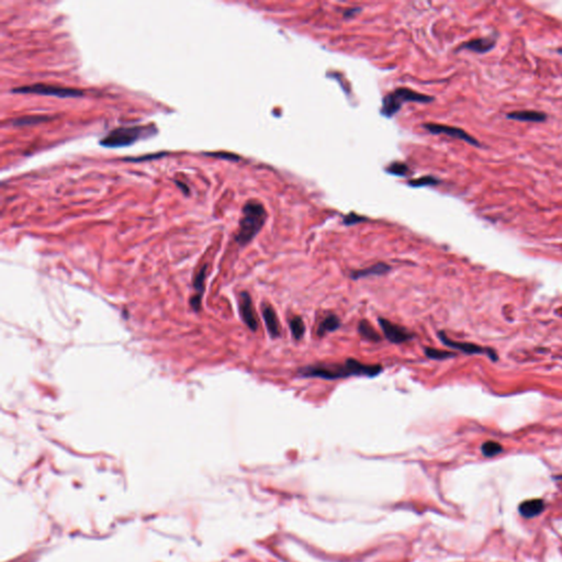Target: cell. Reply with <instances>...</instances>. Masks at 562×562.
<instances>
[{"label": "cell", "instance_id": "cell-1", "mask_svg": "<svg viewBox=\"0 0 562 562\" xmlns=\"http://www.w3.org/2000/svg\"><path fill=\"white\" fill-rule=\"evenodd\" d=\"M382 366L368 365L354 358H347L342 363L318 362L300 368L298 376L300 378H317L322 380H341L350 377H367L373 378L382 372Z\"/></svg>", "mask_w": 562, "mask_h": 562}, {"label": "cell", "instance_id": "cell-2", "mask_svg": "<svg viewBox=\"0 0 562 562\" xmlns=\"http://www.w3.org/2000/svg\"><path fill=\"white\" fill-rule=\"evenodd\" d=\"M267 220V211L258 201L251 200L245 203L242 210V218L240 221L239 231L235 236V241L241 246L247 244L256 238V235L263 228Z\"/></svg>", "mask_w": 562, "mask_h": 562}, {"label": "cell", "instance_id": "cell-3", "mask_svg": "<svg viewBox=\"0 0 562 562\" xmlns=\"http://www.w3.org/2000/svg\"><path fill=\"white\" fill-rule=\"evenodd\" d=\"M157 133L155 125H136L121 126L112 130L107 136L100 140V144L106 148H123L134 144L138 139L148 138Z\"/></svg>", "mask_w": 562, "mask_h": 562}, {"label": "cell", "instance_id": "cell-4", "mask_svg": "<svg viewBox=\"0 0 562 562\" xmlns=\"http://www.w3.org/2000/svg\"><path fill=\"white\" fill-rule=\"evenodd\" d=\"M434 101V97L424 93L414 91L410 88L401 87L388 93L382 100L381 114L386 118H392L397 113L404 102H418V104H429Z\"/></svg>", "mask_w": 562, "mask_h": 562}, {"label": "cell", "instance_id": "cell-5", "mask_svg": "<svg viewBox=\"0 0 562 562\" xmlns=\"http://www.w3.org/2000/svg\"><path fill=\"white\" fill-rule=\"evenodd\" d=\"M14 92L19 93H35L41 96H53V97H60V98H76L82 96V91L78 89L74 88H67V87H60L54 85H48V84H33L22 87H17L12 89Z\"/></svg>", "mask_w": 562, "mask_h": 562}, {"label": "cell", "instance_id": "cell-6", "mask_svg": "<svg viewBox=\"0 0 562 562\" xmlns=\"http://www.w3.org/2000/svg\"><path fill=\"white\" fill-rule=\"evenodd\" d=\"M438 337L440 342H442L446 346H448L450 348L453 349H457V350H460L462 353L467 354V355H477V354H485L488 355L489 358L493 361L497 360V354L495 353V350L491 349V348H484L482 346H479L477 344H472V343H464V342H456V341H452L450 338L446 335V333L444 331H440L438 332Z\"/></svg>", "mask_w": 562, "mask_h": 562}, {"label": "cell", "instance_id": "cell-7", "mask_svg": "<svg viewBox=\"0 0 562 562\" xmlns=\"http://www.w3.org/2000/svg\"><path fill=\"white\" fill-rule=\"evenodd\" d=\"M378 323L382 330V333L387 340L392 344H404L412 341L415 337L407 329L401 326L399 324L392 323L385 317H378Z\"/></svg>", "mask_w": 562, "mask_h": 562}, {"label": "cell", "instance_id": "cell-8", "mask_svg": "<svg viewBox=\"0 0 562 562\" xmlns=\"http://www.w3.org/2000/svg\"><path fill=\"white\" fill-rule=\"evenodd\" d=\"M423 127L432 134H444V135H447V136L464 140L465 143H468L470 145L481 146L480 142H479L477 138H475L474 136H471L470 134H468L464 130L459 129V127H456V126L437 124V123H426V124H423Z\"/></svg>", "mask_w": 562, "mask_h": 562}, {"label": "cell", "instance_id": "cell-9", "mask_svg": "<svg viewBox=\"0 0 562 562\" xmlns=\"http://www.w3.org/2000/svg\"><path fill=\"white\" fill-rule=\"evenodd\" d=\"M239 309H240L242 321L245 323L246 326L252 332H256L258 330V318L256 313H255L252 297L247 291L241 292L240 300H239Z\"/></svg>", "mask_w": 562, "mask_h": 562}, {"label": "cell", "instance_id": "cell-10", "mask_svg": "<svg viewBox=\"0 0 562 562\" xmlns=\"http://www.w3.org/2000/svg\"><path fill=\"white\" fill-rule=\"evenodd\" d=\"M261 314H263L265 325L268 334L274 340L281 336V325L277 313L269 303H264L261 305Z\"/></svg>", "mask_w": 562, "mask_h": 562}, {"label": "cell", "instance_id": "cell-11", "mask_svg": "<svg viewBox=\"0 0 562 562\" xmlns=\"http://www.w3.org/2000/svg\"><path fill=\"white\" fill-rule=\"evenodd\" d=\"M391 270V266L386 263H377L362 269H357L349 272V278L353 280H359L371 276H383Z\"/></svg>", "mask_w": 562, "mask_h": 562}, {"label": "cell", "instance_id": "cell-12", "mask_svg": "<svg viewBox=\"0 0 562 562\" xmlns=\"http://www.w3.org/2000/svg\"><path fill=\"white\" fill-rule=\"evenodd\" d=\"M495 46V39L494 37H479V39H474V40H470L468 42H464L462 43L460 46L458 48L459 50H468V51H472V52L475 53H479V54H483V53H487L489 51H491Z\"/></svg>", "mask_w": 562, "mask_h": 562}, {"label": "cell", "instance_id": "cell-13", "mask_svg": "<svg viewBox=\"0 0 562 562\" xmlns=\"http://www.w3.org/2000/svg\"><path fill=\"white\" fill-rule=\"evenodd\" d=\"M506 118L515 121H521V122L540 123V122H545L547 120V114L535 110H520V111H513L507 113Z\"/></svg>", "mask_w": 562, "mask_h": 562}, {"label": "cell", "instance_id": "cell-14", "mask_svg": "<svg viewBox=\"0 0 562 562\" xmlns=\"http://www.w3.org/2000/svg\"><path fill=\"white\" fill-rule=\"evenodd\" d=\"M206 276H207V265H204L195 277L194 288L196 290V296H194L193 299H191V301H190L191 306H193V308L197 311L200 309L201 296H202V292H203V289H204V280H206Z\"/></svg>", "mask_w": 562, "mask_h": 562}, {"label": "cell", "instance_id": "cell-15", "mask_svg": "<svg viewBox=\"0 0 562 562\" xmlns=\"http://www.w3.org/2000/svg\"><path fill=\"white\" fill-rule=\"evenodd\" d=\"M340 327H341L340 317H338L336 314H334V313H330V314H327L321 321L320 325H318L316 334L321 338L329 333H333V332L337 331Z\"/></svg>", "mask_w": 562, "mask_h": 562}, {"label": "cell", "instance_id": "cell-16", "mask_svg": "<svg viewBox=\"0 0 562 562\" xmlns=\"http://www.w3.org/2000/svg\"><path fill=\"white\" fill-rule=\"evenodd\" d=\"M545 508V503L542 500H529L523 502L520 505V513L525 519H533L538 516Z\"/></svg>", "mask_w": 562, "mask_h": 562}, {"label": "cell", "instance_id": "cell-17", "mask_svg": "<svg viewBox=\"0 0 562 562\" xmlns=\"http://www.w3.org/2000/svg\"><path fill=\"white\" fill-rule=\"evenodd\" d=\"M357 330H358V333L363 338V340H366L368 342L380 343L382 341L381 335L372 327V325L370 324L367 320H361L358 323Z\"/></svg>", "mask_w": 562, "mask_h": 562}, {"label": "cell", "instance_id": "cell-18", "mask_svg": "<svg viewBox=\"0 0 562 562\" xmlns=\"http://www.w3.org/2000/svg\"><path fill=\"white\" fill-rule=\"evenodd\" d=\"M289 326L293 340L297 342L301 341L305 334V324L303 318L299 315H295L290 318Z\"/></svg>", "mask_w": 562, "mask_h": 562}, {"label": "cell", "instance_id": "cell-19", "mask_svg": "<svg viewBox=\"0 0 562 562\" xmlns=\"http://www.w3.org/2000/svg\"><path fill=\"white\" fill-rule=\"evenodd\" d=\"M424 353H425L427 358L434 359V360H445V359H449V358H453V357H456V354L451 353V351L440 350V349L431 348V347H426L424 349Z\"/></svg>", "mask_w": 562, "mask_h": 562}, {"label": "cell", "instance_id": "cell-20", "mask_svg": "<svg viewBox=\"0 0 562 562\" xmlns=\"http://www.w3.org/2000/svg\"><path fill=\"white\" fill-rule=\"evenodd\" d=\"M387 171L391 175L401 176V177H405L408 174H411L410 167L404 163H401V162H395L392 163L391 165H389L387 167Z\"/></svg>", "mask_w": 562, "mask_h": 562}, {"label": "cell", "instance_id": "cell-21", "mask_svg": "<svg viewBox=\"0 0 562 562\" xmlns=\"http://www.w3.org/2000/svg\"><path fill=\"white\" fill-rule=\"evenodd\" d=\"M440 180L437 179V178L433 177V176H424V177H420L417 178V179H413L408 181V184H410L411 187L414 188H419V187H426V186H436L437 183H439Z\"/></svg>", "mask_w": 562, "mask_h": 562}, {"label": "cell", "instance_id": "cell-22", "mask_svg": "<svg viewBox=\"0 0 562 562\" xmlns=\"http://www.w3.org/2000/svg\"><path fill=\"white\" fill-rule=\"evenodd\" d=\"M481 450L485 457H494L502 452L503 447L496 442H487L482 445Z\"/></svg>", "mask_w": 562, "mask_h": 562}, {"label": "cell", "instance_id": "cell-23", "mask_svg": "<svg viewBox=\"0 0 562 562\" xmlns=\"http://www.w3.org/2000/svg\"><path fill=\"white\" fill-rule=\"evenodd\" d=\"M45 120H49V118L41 117V116H37V117L30 116V117H24V118H21V119L15 120L14 124L15 125H28V124H34L36 122H41V121H45Z\"/></svg>", "mask_w": 562, "mask_h": 562}, {"label": "cell", "instance_id": "cell-24", "mask_svg": "<svg viewBox=\"0 0 562 562\" xmlns=\"http://www.w3.org/2000/svg\"><path fill=\"white\" fill-rule=\"evenodd\" d=\"M362 221H365V218H362V216H358L355 213H350L349 215L345 216L343 222H344L345 225H353V224H356V223H359V222H362Z\"/></svg>", "mask_w": 562, "mask_h": 562}, {"label": "cell", "instance_id": "cell-25", "mask_svg": "<svg viewBox=\"0 0 562 562\" xmlns=\"http://www.w3.org/2000/svg\"><path fill=\"white\" fill-rule=\"evenodd\" d=\"M360 11V8H353V9H347L346 11L344 12V17H349L351 15H355L356 12Z\"/></svg>", "mask_w": 562, "mask_h": 562}]
</instances>
